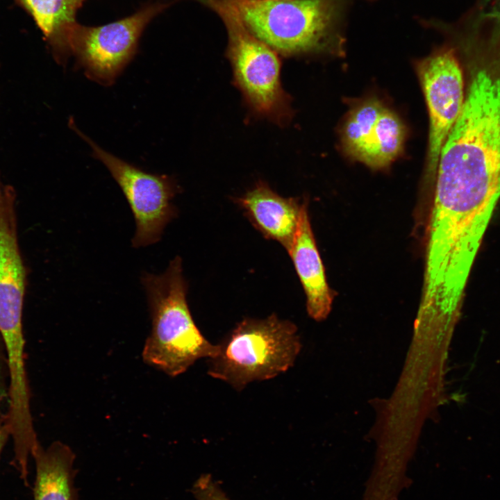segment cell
Wrapping results in <instances>:
<instances>
[{
  "instance_id": "cell-1",
  "label": "cell",
  "mask_w": 500,
  "mask_h": 500,
  "mask_svg": "<svg viewBox=\"0 0 500 500\" xmlns=\"http://www.w3.org/2000/svg\"><path fill=\"white\" fill-rule=\"evenodd\" d=\"M247 28L278 53L340 51L349 0H226Z\"/></svg>"
},
{
  "instance_id": "cell-2",
  "label": "cell",
  "mask_w": 500,
  "mask_h": 500,
  "mask_svg": "<svg viewBox=\"0 0 500 500\" xmlns=\"http://www.w3.org/2000/svg\"><path fill=\"white\" fill-rule=\"evenodd\" d=\"M182 272L176 256L162 274L144 273L142 277L151 317L142 359L172 377L185 372L199 359L212 358L218 350V344L210 343L193 319Z\"/></svg>"
},
{
  "instance_id": "cell-3",
  "label": "cell",
  "mask_w": 500,
  "mask_h": 500,
  "mask_svg": "<svg viewBox=\"0 0 500 500\" xmlns=\"http://www.w3.org/2000/svg\"><path fill=\"white\" fill-rule=\"evenodd\" d=\"M301 350L294 323L272 314L245 318L219 343L208 358V374L237 391L255 381H265L294 365Z\"/></svg>"
},
{
  "instance_id": "cell-4",
  "label": "cell",
  "mask_w": 500,
  "mask_h": 500,
  "mask_svg": "<svg viewBox=\"0 0 500 500\" xmlns=\"http://www.w3.org/2000/svg\"><path fill=\"white\" fill-rule=\"evenodd\" d=\"M194 1L212 9L222 19L234 82L251 110L278 125L289 122L293 110L290 96L281 85L278 53L247 28L226 0Z\"/></svg>"
},
{
  "instance_id": "cell-5",
  "label": "cell",
  "mask_w": 500,
  "mask_h": 500,
  "mask_svg": "<svg viewBox=\"0 0 500 500\" xmlns=\"http://www.w3.org/2000/svg\"><path fill=\"white\" fill-rule=\"evenodd\" d=\"M69 125L90 147L92 156L108 169L125 196L136 224L133 247L158 242L167 224L177 214L172 203L178 190L174 180L145 172L106 151L80 131L72 117Z\"/></svg>"
},
{
  "instance_id": "cell-6",
  "label": "cell",
  "mask_w": 500,
  "mask_h": 500,
  "mask_svg": "<svg viewBox=\"0 0 500 500\" xmlns=\"http://www.w3.org/2000/svg\"><path fill=\"white\" fill-rule=\"evenodd\" d=\"M170 3H155L133 15L99 26L76 23L69 35L71 55L90 80L112 85L135 56L140 38L149 22Z\"/></svg>"
},
{
  "instance_id": "cell-7",
  "label": "cell",
  "mask_w": 500,
  "mask_h": 500,
  "mask_svg": "<svg viewBox=\"0 0 500 500\" xmlns=\"http://www.w3.org/2000/svg\"><path fill=\"white\" fill-rule=\"evenodd\" d=\"M429 115L428 174L435 179L442 148L464 106L462 70L452 48L440 49L418 62Z\"/></svg>"
},
{
  "instance_id": "cell-8",
  "label": "cell",
  "mask_w": 500,
  "mask_h": 500,
  "mask_svg": "<svg viewBox=\"0 0 500 500\" xmlns=\"http://www.w3.org/2000/svg\"><path fill=\"white\" fill-rule=\"evenodd\" d=\"M287 251L304 290L308 313L315 320L324 319L331 310L334 294L326 281L306 201L303 202L299 224Z\"/></svg>"
},
{
  "instance_id": "cell-9",
  "label": "cell",
  "mask_w": 500,
  "mask_h": 500,
  "mask_svg": "<svg viewBox=\"0 0 500 500\" xmlns=\"http://www.w3.org/2000/svg\"><path fill=\"white\" fill-rule=\"evenodd\" d=\"M238 203L265 237L278 242L286 250L290 248L303 202L282 197L261 181L240 197Z\"/></svg>"
},
{
  "instance_id": "cell-10",
  "label": "cell",
  "mask_w": 500,
  "mask_h": 500,
  "mask_svg": "<svg viewBox=\"0 0 500 500\" xmlns=\"http://www.w3.org/2000/svg\"><path fill=\"white\" fill-rule=\"evenodd\" d=\"M32 456L36 468L34 500H78L76 455L68 445L55 441L44 449L40 444Z\"/></svg>"
},
{
  "instance_id": "cell-11",
  "label": "cell",
  "mask_w": 500,
  "mask_h": 500,
  "mask_svg": "<svg viewBox=\"0 0 500 500\" xmlns=\"http://www.w3.org/2000/svg\"><path fill=\"white\" fill-rule=\"evenodd\" d=\"M86 0H17L41 30L55 60L65 65L71 55L69 35L78 10Z\"/></svg>"
},
{
  "instance_id": "cell-12",
  "label": "cell",
  "mask_w": 500,
  "mask_h": 500,
  "mask_svg": "<svg viewBox=\"0 0 500 500\" xmlns=\"http://www.w3.org/2000/svg\"><path fill=\"white\" fill-rule=\"evenodd\" d=\"M405 135L403 122L394 112L385 107L360 161L372 168L388 167L401 151Z\"/></svg>"
},
{
  "instance_id": "cell-13",
  "label": "cell",
  "mask_w": 500,
  "mask_h": 500,
  "mask_svg": "<svg viewBox=\"0 0 500 500\" xmlns=\"http://www.w3.org/2000/svg\"><path fill=\"white\" fill-rule=\"evenodd\" d=\"M385 106L376 99L367 100L353 109L347 117L342 131L346 151L360 160L374 128Z\"/></svg>"
},
{
  "instance_id": "cell-14",
  "label": "cell",
  "mask_w": 500,
  "mask_h": 500,
  "mask_svg": "<svg viewBox=\"0 0 500 500\" xmlns=\"http://www.w3.org/2000/svg\"><path fill=\"white\" fill-rule=\"evenodd\" d=\"M192 491L197 500H231L209 474L201 476Z\"/></svg>"
},
{
  "instance_id": "cell-15",
  "label": "cell",
  "mask_w": 500,
  "mask_h": 500,
  "mask_svg": "<svg viewBox=\"0 0 500 500\" xmlns=\"http://www.w3.org/2000/svg\"><path fill=\"white\" fill-rule=\"evenodd\" d=\"M10 436V426L6 413L0 414V457L8 438Z\"/></svg>"
},
{
  "instance_id": "cell-16",
  "label": "cell",
  "mask_w": 500,
  "mask_h": 500,
  "mask_svg": "<svg viewBox=\"0 0 500 500\" xmlns=\"http://www.w3.org/2000/svg\"><path fill=\"white\" fill-rule=\"evenodd\" d=\"M4 358H5V351H4L3 345V343H2V341H1V339L0 337V364L3 361Z\"/></svg>"
},
{
  "instance_id": "cell-17",
  "label": "cell",
  "mask_w": 500,
  "mask_h": 500,
  "mask_svg": "<svg viewBox=\"0 0 500 500\" xmlns=\"http://www.w3.org/2000/svg\"><path fill=\"white\" fill-rule=\"evenodd\" d=\"M500 1V0H499Z\"/></svg>"
}]
</instances>
